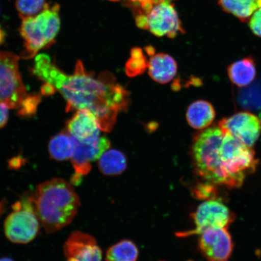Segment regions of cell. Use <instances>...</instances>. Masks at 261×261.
Here are the masks:
<instances>
[{
  "instance_id": "5b68a950",
  "label": "cell",
  "mask_w": 261,
  "mask_h": 261,
  "mask_svg": "<svg viewBox=\"0 0 261 261\" xmlns=\"http://www.w3.org/2000/svg\"><path fill=\"white\" fill-rule=\"evenodd\" d=\"M12 210L5 222L6 237L16 244L31 242L37 236L41 224L33 197H25L16 201Z\"/></svg>"
},
{
  "instance_id": "7c38bea8",
  "label": "cell",
  "mask_w": 261,
  "mask_h": 261,
  "mask_svg": "<svg viewBox=\"0 0 261 261\" xmlns=\"http://www.w3.org/2000/svg\"><path fill=\"white\" fill-rule=\"evenodd\" d=\"M66 261H102V252L97 241L89 234L74 231L64 245Z\"/></svg>"
},
{
  "instance_id": "e0dca14e",
  "label": "cell",
  "mask_w": 261,
  "mask_h": 261,
  "mask_svg": "<svg viewBox=\"0 0 261 261\" xmlns=\"http://www.w3.org/2000/svg\"><path fill=\"white\" fill-rule=\"evenodd\" d=\"M74 149L73 137L65 132L58 134L49 142V154L52 159L56 161H65L71 159Z\"/></svg>"
},
{
  "instance_id": "f1b7e54d",
  "label": "cell",
  "mask_w": 261,
  "mask_h": 261,
  "mask_svg": "<svg viewBox=\"0 0 261 261\" xmlns=\"http://www.w3.org/2000/svg\"><path fill=\"white\" fill-rule=\"evenodd\" d=\"M130 2H132L134 4H140L141 3L143 0H129Z\"/></svg>"
},
{
  "instance_id": "484cf974",
  "label": "cell",
  "mask_w": 261,
  "mask_h": 261,
  "mask_svg": "<svg viewBox=\"0 0 261 261\" xmlns=\"http://www.w3.org/2000/svg\"><path fill=\"white\" fill-rule=\"evenodd\" d=\"M9 109V108L6 104L0 102V128L4 126L8 122Z\"/></svg>"
},
{
  "instance_id": "3957f363",
  "label": "cell",
  "mask_w": 261,
  "mask_h": 261,
  "mask_svg": "<svg viewBox=\"0 0 261 261\" xmlns=\"http://www.w3.org/2000/svg\"><path fill=\"white\" fill-rule=\"evenodd\" d=\"M33 200L41 225L47 233L57 232L69 224L81 205L72 185L61 178L39 185Z\"/></svg>"
},
{
  "instance_id": "7a4b0ae2",
  "label": "cell",
  "mask_w": 261,
  "mask_h": 261,
  "mask_svg": "<svg viewBox=\"0 0 261 261\" xmlns=\"http://www.w3.org/2000/svg\"><path fill=\"white\" fill-rule=\"evenodd\" d=\"M192 156L200 177L227 188H240L258 164L252 148L225 135L218 126L205 128L196 135Z\"/></svg>"
},
{
  "instance_id": "4316f807",
  "label": "cell",
  "mask_w": 261,
  "mask_h": 261,
  "mask_svg": "<svg viewBox=\"0 0 261 261\" xmlns=\"http://www.w3.org/2000/svg\"><path fill=\"white\" fill-rule=\"evenodd\" d=\"M6 32L0 25V45L2 44L5 42L6 39Z\"/></svg>"
},
{
  "instance_id": "2e32d148",
  "label": "cell",
  "mask_w": 261,
  "mask_h": 261,
  "mask_svg": "<svg viewBox=\"0 0 261 261\" xmlns=\"http://www.w3.org/2000/svg\"><path fill=\"white\" fill-rule=\"evenodd\" d=\"M227 74L231 83L236 86L246 87L255 79V61L250 57L234 62L228 67Z\"/></svg>"
},
{
  "instance_id": "ac0fdd59",
  "label": "cell",
  "mask_w": 261,
  "mask_h": 261,
  "mask_svg": "<svg viewBox=\"0 0 261 261\" xmlns=\"http://www.w3.org/2000/svg\"><path fill=\"white\" fill-rule=\"evenodd\" d=\"M218 3L224 11L243 22L261 7V0H218Z\"/></svg>"
},
{
  "instance_id": "277c9868",
  "label": "cell",
  "mask_w": 261,
  "mask_h": 261,
  "mask_svg": "<svg viewBox=\"0 0 261 261\" xmlns=\"http://www.w3.org/2000/svg\"><path fill=\"white\" fill-rule=\"evenodd\" d=\"M60 6L55 3L40 14L22 19L19 33L24 40L22 56L32 58L39 51L53 44L61 28Z\"/></svg>"
},
{
  "instance_id": "8fae6325",
  "label": "cell",
  "mask_w": 261,
  "mask_h": 261,
  "mask_svg": "<svg viewBox=\"0 0 261 261\" xmlns=\"http://www.w3.org/2000/svg\"><path fill=\"white\" fill-rule=\"evenodd\" d=\"M199 236V248L208 260L222 261L229 258L233 244L227 228H208Z\"/></svg>"
},
{
  "instance_id": "4dcf8cb0",
  "label": "cell",
  "mask_w": 261,
  "mask_h": 261,
  "mask_svg": "<svg viewBox=\"0 0 261 261\" xmlns=\"http://www.w3.org/2000/svg\"><path fill=\"white\" fill-rule=\"evenodd\" d=\"M222 261H226V260H222Z\"/></svg>"
},
{
  "instance_id": "f546056e",
  "label": "cell",
  "mask_w": 261,
  "mask_h": 261,
  "mask_svg": "<svg viewBox=\"0 0 261 261\" xmlns=\"http://www.w3.org/2000/svg\"><path fill=\"white\" fill-rule=\"evenodd\" d=\"M109 1H112V2H119V1H120V0H109Z\"/></svg>"
},
{
  "instance_id": "9c48e42d",
  "label": "cell",
  "mask_w": 261,
  "mask_h": 261,
  "mask_svg": "<svg viewBox=\"0 0 261 261\" xmlns=\"http://www.w3.org/2000/svg\"><path fill=\"white\" fill-rule=\"evenodd\" d=\"M218 126L225 135L251 148L261 133V120L249 112H239L224 118L218 123Z\"/></svg>"
},
{
  "instance_id": "44dd1931",
  "label": "cell",
  "mask_w": 261,
  "mask_h": 261,
  "mask_svg": "<svg viewBox=\"0 0 261 261\" xmlns=\"http://www.w3.org/2000/svg\"><path fill=\"white\" fill-rule=\"evenodd\" d=\"M148 67L145 55L141 48L136 47L130 51V58L126 62V73L130 77L138 76L145 72Z\"/></svg>"
},
{
  "instance_id": "7402d4cb",
  "label": "cell",
  "mask_w": 261,
  "mask_h": 261,
  "mask_svg": "<svg viewBox=\"0 0 261 261\" xmlns=\"http://www.w3.org/2000/svg\"><path fill=\"white\" fill-rule=\"evenodd\" d=\"M46 0H16L15 7L19 17H32L40 14L46 7Z\"/></svg>"
},
{
  "instance_id": "30bf717a",
  "label": "cell",
  "mask_w": 261,
  "mask_h": 261,
  "mask_svg": "<svg viewBox=\"0 0 261 261\" xmlns=\"http://www.w3.org/2000/svg\"><path fill=\"white\" fill-rule=\"evenodd\" d=\"M147 30L156 37L174 38L179 32L184 33L177 11L168 0H156L155 4L148 14Z\"/></svg>"
},
{
  "instance_id": "52a82bcc",
  "label": "cell",
  "mask_w": 261,
  "mask_h": 261,
  "mask_svg": "<svg viewBox=\"0 0 261 261\" xmlns=\"http://www.w3.org/2000/svg\"><path fill=\"white\" fill-rule=\"evenodd\" d=\"M193 229L179 232L178 237H187L200 234L211 228H227L236 220V215L219 200H205L198 205L192 215Z\"/></svg>"
},
{
  "instance_id": "603a6c76",
  "label": "cell",
  "mask_w": 261,
  "mask_h": 261,
  "mask_svg": "<svg viewBox=\"0 0 261 261\" xmlns=\"http://www.w3.org/2000/svg\"><path fill=\"white\" fill-rule=\"evenodd\" d=\"M217 185L205 182V184H199L193 189V194L195 197L205 200H219V192ZM220 201V200H219Z\"/></svg>"
},
{
  "instance_id": "6da1fadb",
  "label": "cell",
  "mask_w": 261,
  "mask_h": 261,
  "mask_svg": "<svg viewBox=\"0 0 261 261\" xmlns=\"http://www.w3.org/2000/svg\"><path fill=\"white\" fill-rule=\"evenodd\" d=\"M33 73L63 96L67 112L87 110L94 114L101 130L110 132L120 112L128 106L129 94L109 73L96 77L78 61L73 74H65L45 54L35 58Z\"/></svg>"
},
{
  "instance_id": "8992f818",
  "label": "cell",
  "mask_w": 261,
  "mask_h": 261,
  "mask_svg": "<svg viewBox=\"0 0 261 261\" xmlns=\"http://www.w3.org/2000/svg\"><path fill=\"white\" fill-rule=\"evenodd\" d=\"M19 59L11 52L0 51V102L9 109H19L27 97L19 71Z\"/></svg>"
},
{
  "instance_id": "5bb4252c",
  "label": "cell",
  "mask_w": 261,
  "mask_h": 261,
  "mask_svg": "<svg viewBox=\"0 0 261 261\" xmlns=\"http://www.w3.org/2000/svg\"><path fill=\"white\" fill-rule=\"evenodd\" d=\"M150 77L156 83L167 84L177 73V64L174 59L166 54L151 55L148 63Z\"/></svg>"
},
{
  "instance_id": "ffe728a7",
  "label": "cell",
  "mask_w": 261,
  "mask_h": 261,
  "mask_svg": "<svg viewBox=\"0 0 261 261\" xmlns=\"http://www.w3.org/2000/svg\"><path fill=\"white\" fill-rule=\"evenodd\" d=\"M139 249L136 245L130 240H123L108 250L107 261H137Z\"/></svg>"
},
{
  "instance_id": "d4e9b609",
  "label": "cell",
  "mask_w": 261,
  "mask_h": 261,
  "mask_svg": "<svg viewBox=\"0 0 261 261\" xmlns=\"http://www.w3.org/2000/svg\"><path fill=\"white\" fill-rule=\"evenodd\" d=\"M249 26L254 35L261 37V7L253 13L250 19Z\"/></svg>"
},
{
  "instance_id": "cb8c5ba5",
  "label": "cell",
  "mask_w": 261,
  "mask_h": 261,
  "mask_svg": "<svg viewBox=\"0 0 261 261\" xmlns=\"http://www.w3.org/2000/svg\"><path fill=\"white\" fill-rule=\"evenodd\" d=\"M41 101V97L38 94L29 96L25 98L19 108V115L29 117L34 115L37 112V107Z\"/></svg>"
},
{
  "instance_id": "d6986e66",
  "label": "cell",
  "mask_w": 261,
  "mask_h": 261,
  "mask_svg": "<svg viewBox=\"0 0 261 261\" xmlns=\"http://www.w3.org/2000/svg\"><path fill=\"white\" fill-rule=\"evenodd\" d=\"M98 160V166L100 171L106 175L121 174L126 168L125 156L119 150H107Z\"/></svg>"
},
{
  "instance_id": "9a60e30c",
  "label": "cell",
  "mask_w": 261,
  "mask_h": 261,
  "mask_svg": "<svg viewBox=\"0 0 261 261\" xmlns=\"http://www.w3.org/2000/svg\"><path fill=\"white\" fill-rule=\"evenodd\" d=\"M216 113L213 106L207 101L198 100L189 106L187 119L189 126L195 129H204L213 122Z\"/></svg>"
},
{
  "instance_id": "83f0119b",
  "label": "cell",
  "mask_w": 261,
  "mask_h": 261,
  "mask_svg": "<svg viewBox=\"0 0 261 261\" xmlns=\"http://www.w3.org/2000/svg\"><path fill=\"white\" fill-rule=\"evenodd\" d=\"M0 261H14V260L11 258H10V257H2V258H0Z\"/></svg>"
},
{
  "instance_id": "ba28073f",
  "label": "cell",
  "mask_w": 261,
  "mask_h": 261,
  "mask_svg": "<svg viewBox=\"0 0 261 261\" xmlns=\"http://www.w3.org/2000/svg\"><path fill=\"white\" fill-rule=\"evenodd\" d=\"M75 149L71 158L74 173L71 181L72 185H79L82 179L91 169V163L100 158L110 147V142L106 137H98L80 141L73 137Z\"/></svg>"
},
{
  "instance_id": "4fadbf2b",
  "label": "cell",
  "mask_w": 261,
  "mask_h": 261,
  "mask_svg": "<svg viewBox=\"0 0 261 261\" xmlns=\"http://www.w3.org/2000/svg\"><path fill=\"white\" fill-rule=\"evenodd\" d=\"M67 130L74 138L83 141L98 138L101 129L94 114L89 110H81L68 122Z\"/></svg>"
}]
</instances>
